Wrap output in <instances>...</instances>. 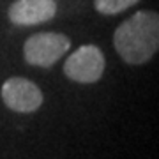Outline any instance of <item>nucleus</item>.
<instances>
[{"instance_id": "obj_1", "label": "nucleus", "mask_w": 159, "mask_h": 159, "mask_svg": "<svg viewBox=\"0 0 159 159\" xmlns=\"http://www.w3.org/2000/svg\"><path fill=\"white\" fill-rule=\"evenodd\" d=\"M119 57L131 66L147 64L159 50V16L154 11H138L113 34Z\"/></svg>"}, {"instance_id": "obj_2", "label": "nucleus", "mask_w": 159, "mask_h": 159, "mask_svg": "<svg viewBox=\"0 0 159 159\" xmlns=\"http://www.w3.org/2000/svg\"><path fill=\"white\" fill-rule=\"evenodd\" d=\"M71 41L67 35L58 32H39L32 34L23 44V57L30 66L51 67L67 53Z\"/></svg>"}, {"instance_id": "obj_3", "label": "nucleus", "mask_w": 159, "mask_h": 159, "mask_svg": "<svg viewBox=\"0 0 159 159\" xmlns=\"http://www.w3.org/2000/svg\"><path fill=\"white\" fill-rule=\"evenodd\" d=\"M106 67L104 53L94 44H83L73 51L64 64V74L76 83H96Z\"/></svg>"}, {"instance_id": "obj_4", "label": "nucleus", "mask_w": 159, "mask_h": 159, "mask_svg": "<svg viewBox=\"0 0 159 159\" xmlns=\"http://www.w3.org/2000/svg\"><path fill=\"white\" fill-rule=\"evenodd\" d=\"M2 101L9 110L18 113H32L43 104V92L34 81L27 78H9L2 85Z\"/></svg>"}, {"instance_id": "obj_5", "label": "nucleus", "mask_w": 159, "mask_h": 159, "mask_svg": "<svg viewBox=\"0 0 159 159\" xmlns=\"http://www.w3.org/2000/svg\"><path fill=\"white\" fill-rule=\"evenodd\" d=\"M57 14L55 0H16L12 2L7 16L18 27H32L53 20Z\"/></svg>"}, {"instance_id": "obj_6", "label": "nucleus", "mask_w": 159, "mask_h": 159, "mask_svg": "<svg viewBox=\"0 0 159 159\" xmlns=\"http://www.w3.org/2000/svg\"><path fill=\"white\" fill-rule=\"evenodd\" d=\"M140 0H94V7L99 14L104 16H115L119 12H124L125 9L136 6Z\"/></svg>"}]
</instances>
